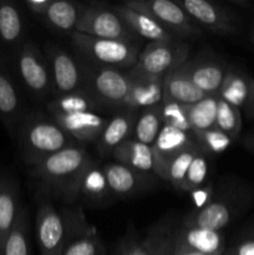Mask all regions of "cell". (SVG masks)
Here are the masks:
<instances>
[{
	"mask_svg": "<svg viewBox=\"0 0 254 255\" xmlns=\"http://www.w3.org/2000/svg\"><path fill=\"white\" fill-rule=\"evenodd\" d=\"M228 65L222 59L211 55H201L187 60L179 70L206 95H218L223 84Z\"/></svg>",
	"mask_w": 254,
	"mask_h": 255,
	"instance_id": "5bb4252c",
	"label": "cell"
},
{
	"mask_svg": "<svg viewBox=\"0 0 254 255\" xmlns=\"http://www.w3.org/2000/svg\"><path fill=\"white\" fill-rule=\"evenodd\" d=\"M137 117L138 111L120 110L107 121L104 131L96 141V148L100 156H111L117 147L121 146L127 139L132 138Z\"/></svg>",
	"mask_w": 254,
	"mask_h": 255,
	"instance_id": "44dd1931",
	"label": "cell"
},
{
	"mask_svg": "<svg viewBox=\"0 0 254 255\" xmlns=\"http://www.w3.org/2000/svg\"><path fill=\"white\" fill-rule=\"evenodd\" d=\"M111 157L116 163H121L129 168L142 172V173H154V159L152 147L141 143L133 138L127 139L121 146L117 147Z\"/></svg>",
	"mask_w": 254,
	"mask_h": 255,
	"instance_id": "f1b7e54d",
	"label": "cell"
},
{
	"mask_svg": "<svg viewBox=\"0 0 254 255\" xmlns=\"http://www.w3.org/2000/svg\"><path fill=\"white\" fill-rule=\"evenodd\" d=\"M62 255H105L96 228L87 222L81 208H74L69 239Z\"/></svg>",
	"mask_w": 254,
	"mask_h": 255,
	"instance_id": "ffe728a7",
	"label": "cell"
},
{
	"mask_svg": "<svg viewBox=\"0 0 254 255\" xmlns=\"http://www.w3.org/2000/svg\"><path fill=\"white\" fill-rule=\"evenodd\" d=\"M15 137L22 161L31 168L62 149L76 144L50 115L36 111L24 115Z\"/></svg>",
	"mask_w": 254,
	"mask_h": 255,
	"instance_id": "7a4b0ae2",
	"label": "cell"
},
{
	"mask_svg": "<svg viewBox=\"0 0 254 255\" xmlns=\"http://www.w3.org/2000/svg\"><path fill=\"white\" fill-rule=\"evenodd\" d=\"M217 109H218L217 95H208L197 104L186 105L187 119L192 132L196 133L216 127Z\"/></svg>",
	"mask_w": 254,
	"mask_h": 255,
	"instance_id": "d6a6232c",
	"label": "cell"
},
{
	"mask_svg": "<svg viewBox=\"0 0 254 255\" xmlns=\"http://www.w3.org/2000/svg\"><path fill=\"white\" fill-rule=\"evenodd\" d=\"M46 110L50 116L102 111L101 106L84 89L69 92V94L61 95V96H55L47 104Z\"/></svg>",
	"mask_w": 254,
	"mask_h": 255,
	"instance_id": "4dcf8cb0",
	"label": "cell"
},
{
	"mask_svg": "<svg viewBox=\"0 0 254 255\" xmlns=\"http://www.w3.org/2000/svg\"><path fill=\"white\" fill-rule=\"evenodd\" d=\"M84 9L81 4L70 0H51L42 19L52 29L71 34L76 30Z\"/></svg>",
	"mask_w": 254,
	"mask_h": 255,
	"instance_id": "f546056e",
	"label": "cell"
},
{
	"mask_svg": "<svg viewBox=\"0 0 254 255\" xmlns=\"http://www.w3.org/2000/svg\"><path fill=\"white\" fill-rule=\"evenodd\" d=\"M249 37H251V42H252V44H253V45H254V26H253V27H252V31H251V36H249Z\"/></svg>",
	"mask_w": 254,
	"mask_h": 255,
	"instance_id": "bcb514c9",
	"label": "cell"
},
{
	"mask_svg": "<svg viewBox=\"0 0 254 255\" xmlns=\"http://www.w3.org/2000/svg\"><path fill=\"white\" fill-rule=\"evenodd\" d=\"M25 31L24 15L19 5L0 0V44L16 50L25 41Z\"/></svg>",
	"mask_w": 254,
	"mask_h": 255,
	"instance_id": "484cf974",
	"label": "cell"
},
{
	"mask_svg": "<svg viewBox=\"0 0 254 255\" xmlns=\"http://www.w3.org/2000/svg\"><path fill=\"white\" fill-rule=\"evenodd\" d=\"M71 44L79 59L95 65L128 71L136 65L141 50L137 41L100 39L71 32Z\"/></svg>",
	"mask_w": 254,
	"mask_h": 255,
	"instance_id": "277c9868",
	"label": "cell"
},
{
	"mask_svg": "<svg viewBox=\"0 0 254 255\" xmlns=\"http://www.w3.org/2000/svg\"><path fill=\"white\" fill-rule=\"evenodd\" d=\"M196 143L193 132H184L163 125L159 131L158 137L152 144L154 159V173L164 179L166 171L172 159L181 153L183 149L188 148Z\"/></svg>",
	"mask_w": 254,
	"mask_h": 255,
	"instance_id": "e0dca14e",
	"label": "cell"
},
{
	"mask_svg": "<svg viewBox=\"0 0 254 255\" xmlns=\"http://www.w3.org/2000/svg\"><path fill=\"white\" fill-rule=\"evenodd\" d=\"M29 229V213L27 209L21 206L16 221L2 244L0 255H31Z\"/></svg>",
	"mask_w": 254,
	"mask_h": 255,
	"instance_id": "1f68e13d",
	"label": "cell"
},
{
	"mask_svg": "<svg viewBox=\"0 0 254 255\" xmlns=\"http://www.w3.org/2000/svg\"><path fill=\"white\" fill-rule=\"evenodd\" d=\"M14 62L20 81L30 94L41 99L54 94L49 64L35 42L25 40L14 51Z\"/></svg>",
	"mask_w": 254,
	"mask_h": 255,
	"instance_id": "9c48e42d",
	"label": "cell"
},
{
	"mask_svg": "<svg viewBox=\"0 0 254 255\" xmlns=\"http://www.w3.org/2000/svg\"><path fill=\"white\" fill-rule=\"evenodd\" d=\"M224 255H254V239H243Z\"/></svg>",
	"mask_w": 254,
	"mask_h": 255,
	"instance_id": "60d3db41",
	"label": "cell"
},
{
	"mask_svg": "<svg viewBox=\"0 0 254 255\" xmlns=\"http://www.w3.org/2000/svg\"><path fill=\"white\" fill-rule=\"evenodd\" d=\"M173 251H191L202 254L226 253V237L223 232L188 227L179 224L174 234Z\"/></svg>",
	"mask_w": 254,
	"mask_h": 255,
	"instance_id": "ac0fdd59",
	"label": "cell"
},
{
	"mask_svg": "<svg viewBox=\"0 0 254 255\" xmlns=\"http://www.w3.org/2000/svg\"><path fill=\"white\" fill-rule=\"evenodd\" d=\"M50 4H51V0H25L24 1L27 11L40 17H44Z\"/></svg>",
	"mask_w": 254,
	"mask_h": 255,
	"instance_id": "ab89813d",
	"label": "cell"
},
{
	"mask_svg": "<svg viewBox=\"0 0 254 255\" xmlns=\"http://www.w3.org/2000/svg\"><path fill=\"white\" fill-rule=\"evenodd\" d=\"M243 110L246 111V115L248 119L254 120V89H253V92H252V96L251 99H249L248 104L246 105V107H244Z\"/></svg>",
	"mask_w": 254,
	"mask_h": 255,
	"instance_id": "7bdbcfd3",
	"label": "cell"
},
{
	"mask_svg": "<svg viewBox=\"0 0 254 255\" xmlns=\"http://www.w3.org/2000/svg\"><path fill=\"white\" fill-rule=\"evenodd\" d=\"M19 186L15 178L0 169V251L20 211Z\"/></svg>",
	"mask_w": 254,
	"mask_h": 255,
	"instance_id": "cb8c5ba5",
	"label": "cell"
},
{
	"mask_svg": "<svg viewBox=\"0 0 254 255\" xmlns=\"http://www.w3.org/2000/svg\"><path fill=\"white\" fill-rule=\"evenodd\" d=\"M75 31L100 39L128 41L138 40V37L131 31L126 22L112 7H107L106 5L101 4L85 6Z\"/></svg>",
	"mask_w": 254,
	"mask_h": 255,
	"instance_id": "8fae6325",
	"label": "cell"
},
{
	"mask_svg": "<svg viewBox=\"0 0 254 255\" xmlns=\"http://www.w3.org/2000/svg\"><path fill=\"white\" fill-rule=\"evenodd\" d=\"M112 198L114 196L110 191L102 167L94 159L82 176L79 199H84L90 206L100 207L109 204Z\"/></svg>",
	"mask_w": 254,
	"mask_h": 255,
	"instance_id": "4316f807",
	"label": "cell"
},
{
	"mask_svg": "<svg viewBox=\"0 0 254 255\" xmlns=\"http://www.w3.org/2000/svg\"><path fill=\"white\" fill-rule=\"evenodd\" d=\"M202 149L199 148L198 144L193 143L192 146H189L188 148L183 149L181 153L177 154L173 159L171 161V163L168 164L166 171V177H164V181L169 182L171 186L173 187L176 191L181 192L182 183H183V179L186 177L187 171H188L189 166H191L192 161L194 159V157L201 152Z\"/></svg>",
	"mask_w": 254,
	"mask_h": 255,
	"instance_id": "e575fe53",
	"label": "cell"
},
{
	"mask_svg": "<svg viewBox=\"0 0 254 255\" xmlns=\"http://www.w3.org/2000/svg\"><path fill=\"white\" fill-rule=\"evenodd\" d=\"M161 115L163 125L184 132H192L187 119L186 105L177 104L172 101H162Z\"/></svg>",
	"mask_w": 254,
	"mask_h": 255,
	"instance_id": "f35d334b",
	"label": "cell"
},
{
	"mask_svg": "<svg viewBox=\"0 0 254 255\" xmlns=\"http://www.w3.org/2000/svg\"><path fill=\"white\" fill-rule=\"evenodd\" d=\"M102 171L106 176L112 196L120 198L136 196L141 192L147 191L153 183L151 174L142 173L116 162L105 164Z\"/></svg>",
	"mask_w": 254,
	"mask_h": 255,
	"instance_id": "d6986e66",
	"label": "cell"
},
{
	"mask_svg": "<svg viewBox=\"0 0 254 255\" xmlns=\"http://www.w3.org/2000/svg\"><path fill=\"white\" fill-rule=\"evenodd\" d=\"M74 209L56 208L51 198L40 197L36 217L35 236L40 255H62L69 239Z\"/></svg>",
	"mask_w": 254,
	"mask_h": 255,
	"instance_id": "8992f818",
	"label": "cell"
},
{
	"mask_svg": "<svg viewBox=\"0 0 254 255\" xmlns=\"http://www.w3.org/2000/svg\"><path fill=\"white\" fill-rule=\"evenodd\" d=\"M92 161L86 149L75 144L32 167L30 173L39 181L44 196L72 204L79 201L82 176Z\"/></svg>",
	"mask_w": 254,
	"mask_h": 255,
	"instance_id": "6da1fadb",
	"label": "cell"
},
{
	"mask_svg": "<svg viewBox=\"0 0 254 255\" xmlns=\"http://www.w3.org/2000/svg\"><path fill=\"white\" fill-rule=\"evenodd\" d=\"M77 143L97 141L109 120L99 112H82L51 116Z\"/></svg>",
	"mask_w": 254,
	"mask_h": 255,
	"instance_id": "7402d4cb",
	"label": "cell"
},
{
	"mask_svg": "<svg viewBox=\"0 0 254 255\" xmlns=\"http://www.w3.org/2000/svg\"><path fill=\"white\" fill-rule=\"evenodd\" d=\"M208 95L199 90L183 72L173 70L163 77V100L181 105H193Z\"/></svg>",
	"mask_w": 254,
	"mask_h": 255,
	"instance_id": "83f0119b",
	"label": "cell"
},
{
	"mask_svg": "<svg viewBox=\"0 0 254 255\" xmlns=\"http://www.w3.org/2000/svg\"><path fill=\"white\" fill-rule=\"evenodd\" d=\"M126 6L141 11L156 20L176 39L182 40L202 35V29L188 16L177 1L171 0H127Z\"/></svg>",
	"mask_w": 254,
	"mask_h": 255,
	"instance_id": "ba28073f",
	"label": "cell"
},
{
	"mask_svg": "<svg viewBox=\"0 0 254 255\" xmlns=\"http://www.w3.org/2000/svg\"><path fill=\"white\" fill-rule=\"evenodd\" d=\"M129 91L124 104V110L141 111L157 106L163 100V77L151 76L128 70Z\"/></svg>",
	"mask_w": 254,
	"mask_h": 255,
	"instance_id": "2e32d148",
	"label": "cell"
},
{
	"mask_svg": "<svg viewBox=\"0 0 254 255\" xmlns=\"http://www.w3.org/2000/svg\"><path fill=\"white\" fill-rule=\"evenodd\" d=\"M224 254H202V253H197V252H191V251H173V254L172 255H224Z\"/></svg>",
	"mask_w": 254,
	"mask_h": 255,
	"instance_id": "f6af8a7d",
	"label": "cell"
},
{
	"mask_svg": "<svg viewBox=\"0 0 254 255\" xmlns=\"http://www.w3.org/2000/svg\"><path fill=\"white\" fill-rule=\"evenodd\" d=\"M162 126L163 122H162L161 104L141 110L134 125L132 138L152 147L158 137Z\"/></svg>",
	"mask_w": 254,
	"mask_h": 255,
	"instance_id": "836d02e7",
	"label": "cell"
},
{
	"mask_svg": "<svg viewBox=\"0 0 254 255\" xmlns=\"http://www.w3.org/2000/svg\"><path fill=\"white\" fill-rule=\"evenodd\" d=\"M177 228V219L168 214L148 227L143 234L129 232L115 251L119 255H172Z\"/></svg>",
	"mask_w": 254,
	"mask_h": 255,
	"instance_id": "52a82bcc",
	"label": "cell"
},
{
	"mask_svg": "<svg viewBox=\"0 0 254 255\" xmlns=\"http://www.w3.org/2000/svg\"><path fill=\"white\" fill-rule=\"evenodd\" d=\"M253 197L254 192L248 184L229 179L218 191L212 192L203 206L189 212L182 224L222 232L249 208Z\"/></svg>",
	"mask_w": 254,
	"mask_h": 255,
	"instance_id": "3957f363",
	"label": "cell"
},
{
	"mask_svg": "<svg viewBox=\"0 0 254 255\" xmlns=\"http://www.w3.org/2000/svg\"><path fill=\"white\" fill-rule=\"evenodd\" d=\"M242 125L243 122H242L241 110L218 97V109H217L216 119L217 128L231 136L236 141L241 136Z\"/></svg>",
	"mask_w": 254,
	"mask_h": 255,
	"instance_id": "d590c367",
	"label": "cell"
},
{
	"mask_svg": "<svg viewBox=\"0 0 254 255\" xmlns=\"http://www.w3.org/2000/svg\"><path fill=\"white\" fill-rule=\"evenodd\" d=\"M241 237L242 241H243V239H254V222H252L249 226H247L246 228L242 231Z\"/></svg>",
	"mask_w": 254,
	"mask_h": 255,
	"instance_id": "ee69618b",
	"label": "cell"
},
{
	"mask_svg": "<svg viewBox=\"0 0 254 255\" xmlns=\"http://www.w3.org/2000/svg\"><path fill=\"white\" fill-rule=\"evenodd\" d=\"M179 6L201 27L217 35H236L241 31V20L232 10L209 0H177Z\"/></svg>",
	"mask_w": 254,
	"mask_h": 255,
	"instance_id": "7c38bea8",
	"label": "cell"
},
{
	"mask_svg": "<svg viewBox=\"0 0 254 255\" xmlns=\"http://www.w3.org/2000/svg\"><path fill=\"white\" fill-rule=\"evenodd\" d=\"M209 154L199 152L192 161L182 183L181 192H197L207 182L209 176Z\"/></svg>",
	"mask_w": 254,
	"mask_h": 255,
	"instance_id": "8d00e7d4",
	"label": "cell"
},
{
	"mask_svg": "<svg viewBox=\"0 0 254 255\" xmlns=\"http://www.w3.org/2000/svg\"><path fill=\"white\" fill-rule=\"evenodd\" d=\"M24 105L17 85L0 55V121L12 137L24 117Z\"/></svg>",
	"mask_w": 254,
	"mask_h": 255,
	"instance_id": "9a60e30c",
	"label": "cell"
},
{
	"mask_svg": "<svg viewBox=\"0 0 254 255\" xmlns=\"http://www.w3.org/2000/svg\"><path fill=\"white\" fill-rule=\"evenodd\" d=\"M242 144H243V147L247 151L254 153V132H251V133L247 134V136L242 139Z\"/></svg>",
	"mask_w": 254,
	"mask_h": 255,
	"instance_id": "b9f144b4",
	"label": "cell"
},
{
	"mask_svg": "<svg viewBox=\"0 0 254 255\" xmlns=\"http://www.w3.org/2000/svg\"><path fill=\"white\" fill-rule=\"evenodd\" d=\"M45 57L49 64L55 96L82 89V71L79 59H75L69 51L56 45L45 46Z\"/></svg>",
	"mask_w": 254,
	"mask_h": 255,
	"instance_id": "4fadbf2b",
	"label": "cell"
},
{
	"mask_svg": "<svg viewBox=\"0 0 254 255\" xmlns=\"http://www.w3.org/2000/svg\"><path fill=\"white\" fill-rule=\"evenodd\" d=\"M189 45L182 40L149 42L141 51L132 70L151 76L164 77L188 60Z\"/></svg>",
	"mask_w": 254,
	"mask_h": 255,
	"instance_id": "30bf717a",
	"label": "cell"
},
{
	"mask_svg": "<svg viewBox=\"0 0 254 255\" xmlns=\"http://www.w3.org/2000/svg\"><path fill=\"white\" fill-rule=\"evenodd\" d=\"M253 89L254 79L246 70L228 65L223 84L217 96L232 106L243 110L251 99Z\"/></svg>",
	"mask_w": 254,
	"mask_h": 255,
	"instance_id": "d4e9b609",
	"label": "cell"
},
{
	"mask_svg": "<svg viewBox=\"0 0 254 255\" xmlns=\"http://www.w3.org/2000/svg\"><path fill=\"white\" fill-rule=\"evenodd\" d=\"M82 71V89L89 92L102 110H124L129 91L127 71L101 66L79 59Z\"/></svg>",
	"mask_w": 254,
	"mask_h": 255,
	"instance_id": "5b68a950",
	"label": "cell"
},
{
	"mask_svg": "<svg viewBox=\"0 0 254 255\" xmlns=\"http://www.w3.org/2000/svg\"><path fill=\"white\" fill-rule=\"evenodd\" d=\"M197 144L207 154H221L231 147L234 139L217 127L194 133Z\"/></svg>",
	"mask_w": 254,
	"mask_h": 255,
	"instance_id": "74e56055",
	"label": "cell"
},
{
	"mask_svg": "<svg viewBox=\"0 0 254 255\" xmlns=\"http://www.w3.org/2000/svg\"><path fill=\"white\" fill-rule=\"evenodd\" d=\"M112 9L122 17V20L137 37L149 40L151 42H167L178 40L172 36L167 30H164L156 20L143 12L131 9L125 4L114 5Z\"/></svg>",
	"mask_w": 254,
	"mask_h": 255,
	"instance_id": "603a6c76",
	"label": "cell"
},
{
	"mask_svg": "<svg viewBox=\"0 0 254 255\" xmlns=\"http://www.w3.org/2000/svg\"><path fill=\"white\" fill-rule=\"evenodd\" d=\"M114 255H119V253H117L116 251H114Z\"/></svg>",
	"mask_w": 254,
	"mask_h": 255,
	"instance_id": "7dc6e473",
	"label": "cell"
}]
</instances>
